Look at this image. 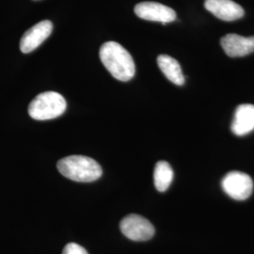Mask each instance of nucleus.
Instances as JSON below:
<instances>
[{
    "label": "nucleus",
    "mask_w": 254,
    "mask_h": 254,
    "mask_svg": "<svg viewBox=\"0 0 254 254\" xmlns=\"http://www.w3.org/2000/svg\"><path fill=\"white\" fill-rule=\"evenodd\" d=\"M120 228L122 233L133 241H147L154 236L155 232L153 224L148 219L136 214L123 218Z\"/></svg>",
    "instance_id": "nucleus-5"
},
{
    "label": "nucleus",
    "mask_w": 254,
    "mask_h": 254,
    "mask_svg": "<svg viewBox=\"0 0 254 254\" xmlns=\"http://www.w3.org/2000/svg\"><path fill=\"white\" fill-rule=\"evenodd\" d=\"M99 54L102 64L114 78L127 82L134 77L135 63L124 46L116 42H107L101 46Z\"/></svg>",
    "instance_id": "nucleus-1"
},
{
    "label": "nucleus",
    "mask_w": 254,
    "mask_h": 254,
    "mask_svg": "<svg viewBox=\"0 0 254 254\" xmlns=\"http://www.w3.org/2000/svg\"><path fill=\"white\" fill-rule=\"evenodd\" d=\"M173 180V171L166 161H159L155 165L154 181L155 189L160 192L167 190Z\"/></svg>",
    "instance_id": "nucleus-12"
},
{
    "label": "nucleus",
    "mask_w": 254,
    "mask_h": 254,
    "mask_svg": "<svg viewBox=\"0 0 254 254\" xmlns=\"http://www.w3.org/2000/svg\"><path fill=\"white\" fill-rule=\"evenodd\" d=\"M134 11L136 16L147 21L171 23L176 19L174 9L157 2H141L135 6Z\"/></svg>",
    "instance_id": "nucleus-6"
},
{
    "label": "nucleus",
    "mask_w": 254,
    "mask_h": 254,
    "mask_svg": "<svg viewBox=\"0 0 254 254\" xmlns=\"http://www.w3.org/2000/svg\"><path fill=\"white\" fill-rule=\"evenodd\" d=\"M221 185L224 192L235 200H247L254 191V181L252 177L240 172L227 173Z\"/></svg>",
    "instance_id": "nucleus-4"
},
{
    "label": "nucleus",
    "mask_w": 254,
    "mask_h": 254,
    "mask_svg": "<svg viewBox=\"0 0 254 254\" xmlns=\"http://www.w3.org/2000/svg\"><path fill=\"white\" fill-rule=\"evenodd\" d=\"M63 254H89L88 252L78 244L69 243L65 246Z\"/></svg>",
    "instance_id": "nucleus-13"
},
{
    "label": "nucleus",
    "mask_w": 254,
    "mask_h": 254,
    "mask_svg": "<svg viewBox=\"0 0 254 254\" xmlns=\"http://www.w3.org/2000/svg\"><path fill=\"white\" fill-rule=\"evenodd\" d=\"M205 9L217 18L223 21H236L244 16V9L232 0H205Z\"/></svg>",
    "instance_id": "nucleus-8"
},
{
    "label": "nucleus",
    "mask_w": 254,
    "mask_h": 254,
    "mask_svg": "<svg viewBox=\"0 0 254 254\" xmlns=\"http://www.w3.org/2000/svg\"><path fill=\"white\" fill-rule=\"evenodd\" d=\"M157 64L165 76L173 84L182 86L185 84V76L179 63L168 55H160L157 58Z\"/></svg>",
    "instance_id": "nucleus-11"
},
{
    "label": "nucleus",
    "mask_w": 254,
    "mask_h": 254,
    "mask_svg": "<svg viewBox=\"0 0 254 254\" xmlns=\"http://www.w3.org/2000/svg\"><path fill=\"white\" fill-rule=\"evenodd\" d=\"M53 30V24L49 20L39 22L35 26L25 32L20 41V50L24 54H28L34 51L41 46Z\"/></svg>",
    "instance_id": "nucleus-7"
},
{
    "label": "nucleus",
    "mask_w": 254,
    "mask_h": 254,
    "mask_svg": "<svg viewBox=\"0 0 254 254\" xmlns=\"http://www.w3.org/2000/svg\"><path fill=\"white\" fill-rule=\"evenodd\" d=\"M58 170L64 177L80 183L96 181L102 176V168L94 159L83 155H71L58 162Z\"/></svg>",
    "instance_id": "nucleus-2"
},
{
    "label": "nucleus",
    "mask_w": 254,
    "mask_h": 254,
    "mask_svg": "<svg viewBox=\"0 0 254 254\" xmlns=\"http://www.w3.org/2000/svg\"><path fill=\"white\" fill-rule=\"evenodd\" d=\"M66 107V101L62 94L56 91H46L31 101L28 107V114L37 121L52 120L62 116Z\"/></svg>",
    "instance_id": "nucleus-3"
},
{
    "label": "nucleus",
    "mask_w": 254,
    "mask_h": 254,
    "mask_svg": "<svg viewBox=\"0 0 254 254\" xmlns=\"http://www.w3.org/2000/svg\"><path fill=\"white\" fill-rule=\"evenodd\" d=\"M254 130V106L243 104L238 106L232 124V131L236 136L250 134Z\"/></svg>",
    "instance_id": "nucleus-10"
},
{
    "label": "nucleus",
    "mask_w": 254,
    "mask_h": 254,
    "mask_svg": "<svg viewBox=\"0 0 254 254\" xmlns=\"http://www.w3.org/2000/svg\"><path fill=\"white\" fill-rule=\"evenodd\" d=\"M220 44L224 52L231 58L244 57L254 52V36L227 34L221 38Z\"/></svg>",
    "instance_id": "nucleus-9"
}]
</instances>
